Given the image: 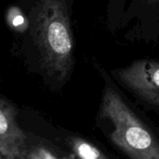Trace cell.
<instances>
[{
	"instance_id": "cell-1",
	"label": "cell",
	"mask_w": 159,
	"mask_h": 159,
	"mask_svg": "<svg viewBox=\"0 0 159 159\" xmlns=\"http://www.w3.org/2000/svg\"><path fill=\"white\" fill-rule=\"evenodd\" d=\"M30 27L43 67L63 81L71 71L74 52L66 3L64 0H39L30 14Z\"/></svg>"
},
{
	"instance_id": "cell-2",
	"label": "cell",
	"mask_w": 159,
	"mask_h": 159,
	"mask_svg": "<svg viewBox=\"0 0 159 159\" xmlns=\"http://www.w3.org/2000/svg\"><path fill=\"white\" fill-rule=\"evenodd\" d=\"M100 114L112 125L111 141L130 159H159V142L111 86L104 90Z\"/></svg>"
},
{
	"instance_id": "cell-5",
	"label": "cell",
	"mask_w": 159,
	"mask_h": 159,
	"mask_svg": "<svg viewBox=\"0 0 159 159\" xmlns=\"http://www.w3.org/2000/svg\"><path fill=\"white\" fill-rule=\"evenodd\" d=\"M66 142L76 159H111L98 147L85 139L69 137Z\"/></svg>"
},
{
	"instance_id": "cell-6",
	"label": "cell",
	"mask_w": 159,
	"mask_h": 159,
	"mask_svg": "<svg viewBox=\"0 0 159 159\" xmlns=\"http://www.w3.org/2000/svg\"><path fill=\"white\" fill-rule=\"evenodd\" d=\"M27 159H74L72 156H61L53 147L48 143L32 138L28 134L27 139Z\"/></svg>"
},
{
	"instance_id": "cell-4",
	"label": "cell",
	"mask_w": 159,
	"mask_h": 159,
	"mask_svg": "<svg viewBox=\"0 0 159 159\" xmlns=\"http://www.w3.org/2000/svg\"><path fill=\"white\" fill-rule=\"evenodd\" d=\"M16 108L0 98V159H27V139L17 123Z\"/></svg>"
},
{
	"instance_id": "cell-3",
	"label": "cell",
	"mask_w": 159,
	"mask_h": 159,
	"mask_svg": "<svg viewBox=\"0 0 159 159\" xmlns=\"http://www.w3.org/2000/svg\"><path fill=\"white\" fill-rule=\"evenodd\" d=\"M115 77L145 101L159 106V62L138 60L115 71Z\"/></svg>"
}]
</instances>
